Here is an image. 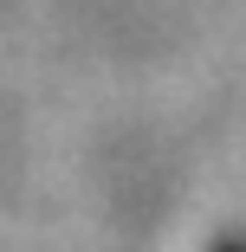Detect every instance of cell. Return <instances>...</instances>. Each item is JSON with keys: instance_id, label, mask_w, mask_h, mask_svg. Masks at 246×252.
<instances>
[{"instance_id": "cell-1", "label": "cell", "mask_w": 246, "mask_h": 252, "mask_svg": "<svg viewBox=\"0 0 246 252\" xmlns=\"http://www.w3.org/2000/svg\"><path fill=\"white\" fill-rule=\"evenodd\" d=\"M220 252H246V246H220Z\"/></svg>"}]
</instances>
